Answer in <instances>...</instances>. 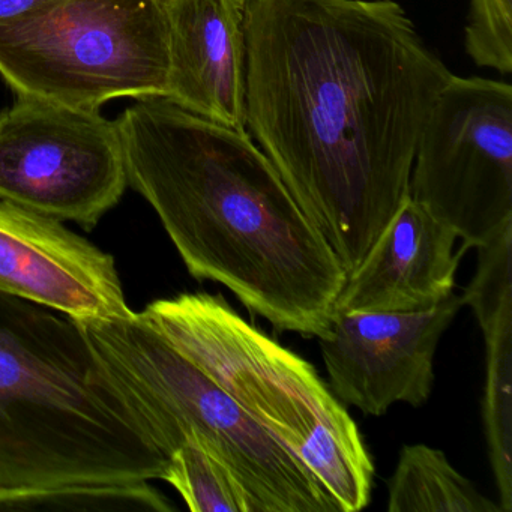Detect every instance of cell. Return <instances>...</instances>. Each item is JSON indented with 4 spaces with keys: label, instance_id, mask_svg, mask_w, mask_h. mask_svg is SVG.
Masks as SVG:
<instances>
[{
    "label": "cell",
    "instance_id": "13",
    "mask_svg": "<svg viewBox=\"0 0 512 512\" xmlns=\"http://www.w3.org/2000/svg\"><path fill=\"white\" fill-rule=\"evenodd\" d=\"M478 250L463 304L485 341L482 424L503 512H512V223Z\"/></svg>",
    "mask_w": 512,
    "mask_h": 512
},
{
    "label": "cell",
    "instance_id": "1",
    "mask_svg": "<svg viewBox=\"0 0 512 512\" xmlns=\"http://www.w3.org/2000/svg\"><path fill=\"white\" fill-rule=\"evenodd\" d=\"M247 131L352 274L452 73L394 0H247Z\"/></svg>",
    "mask_w": 512,
    "mask_h": 512
},
{
    "label": "cell",
    "instance_id": "9",
    "mask_svg": "<svg viewBox=\"0 0 512 512\" xmlns=\"http://www.w3.org/2000/svg\"><path fill=\"white\" fill-rule=\"evenodd\" d=\"M463 305L452 295L415 313L335 310L317 338L332 394L367 416H383L397 403H427L437 346Z\"/></svg>",
    "mask_w": 512,
    "mask_h": 512
},
{
    "label": "cell",
    "instance_id": "16",
    "mask_svg": "<svg viewBox=\"0 0 512 512\" xmlns=\"http://www.w3.org/2000/svg\"><path fill=\"white\" fill-rule=\"evenodd\" d=\"M169 482L194 512H254L253 503L230 470L197 440L187 439L167 461Z\"/></svg>",
    "mask_w": 512,
    "mask_h": 512
},
{
    "label": "cell",
    "instance_id": "7",
    "mask_svg": "<svg viewBox=\"0 0 512 512\" xmlns=\"http://www.w3.org/2000/svg\"><path fill=\"white\" fill-rule=\"evenodd\" d=\"M409 196L466 251L512 223L511 85L452 74L419 137Z\"/></svg>",
    "mask_w": 512,
    "mask_h": 512
},
{
    "label": "cell",
    "instance_id": "2",
    "mask_svg": "<svg viewBox=\"0 0 512 512\" xmlns=\"http://www.w3.org/2000/svg\"><path fill=\"white\" fill-rule=\"evenodd\" d=\"M128 185L157 212L191 277L305 338L328 332L347 274L248 131L143 98L116 119Z\"/></svg>",
    "mask_w": 512,
    "mask_h": 512
},
{
    "label": "cell",
    "instance_id": "4",
    "mask_svg": "<svg viewBox=\"0 0 512 512\" xmlns=\"http://www.w3.org/2000/svg\"><path fill=\"white\" fill-rule=\"evenodd\" d=\"M140 316L292 452L338 511L370 505V452L358 425L310 362L242 319L220 295L158 299Z\"/></svg>",
    "mask_w": 512,
    "mask_h": 512
},
{
    "label": "cell",
    "instance_id": "10",
    "mask_svg": "<svg viewBox=\"0 0 512 512\" xmlns=\"http://www.w3.org/2000/svg\"><path fill=\"white\" fill-rule=\"evenodd\" d=\"M0 293L77 320L130 317L115 260L61 221L0 200Z\"/></svg>",
    "mask_w": 512,
    "mask_h": 512
},
{
    "label": "cell",
    "instance_id": "3",
    "mask_svg": "<svg viewBox=\"0 0 512 512\" xmlns=\"http://www.w3.org/2000/svg\"><path fill=\"white\" fill-rule=\"evenodd\" d=\"M167 461L82 323L0 293V487L149 482Z\"/></svg>",
    "mask_w": 512,
    "mask_h": 512
},
{
    "label": "cell",
    "instance_id": "14",
    "mask_svg": "<svg viewBox=\"0 0 512 512\" xmlns=\"http://www.w3.org/2000/svg\"><path fill=\"white\" fill-rule=\"evenodd\" d=\"M389 512H503L439 449L406 445L389 479Z\"/></svg>",
    "mask_w": 512,
    "mask_h": 512
},
{
    "label": "cell",
    "instance_id": "15",
    "mask_svg": "<svg viewBox=\"0 0 512 512\" xmlns=\"http://www.w3.org/2000/svg\"><path fill=\"white\" fill-rule=\"evenodd\" d=\"M172 512L149 482L64 487H0V512Z\"/></svg>",
    "mask_w": 512,
    "mask_h": 512
},
{
    "label": "cell",
    "instance_id": "6",
    "mask_svg": "<svg viewBox=\"0 0 512 512\" xmlns=\"http://www.w3.org/2000/svg\"><path fill=\"white\" fill-rule=\"evenodd\" d=\"M0 77L19 98L71 109L166 98L163 0H53L0 23Z\"/></svg>",
    "mask_w": 512,
    "mask_h": 512
},
{
    "label": "cell",
    "instance_id": "11",
    "mask_svg": "<svg viewBox=\"0 0 512 512\" xmlns=\"http://www.w3.org/2000/svg\"><path fill=\"white\" fill-rule=\"evenodd\" d=\"M169 89L176 106L247 131V0H163Z\"/></svg>",
    "mask_w": 512,
    "mask_h": 512
},
{
    "label": "cell",
    "instance_id": "18",
    "mask_svg": "<svg viewBox=\"0 0 512 512\" xmlns=\"http://www.w3.org/2000/svg\"><path fill=\"white\" fill-rule=\"evenodd\" d=\"M50 2L53 0H0V23L28 16Z\"/></svg>",
    "mask_w": 512,
    "mask_h": 512
},
{
    "label": "cell",
    "instance_id": "5",
    "mask_svg": "<svg viewBox=\"0 0 512 512\" xmlns=\"http://www.w3.org/2000/svg\"><path fill=\"white\" fill-rule=\"evenodd\" d=\"M79 322L167 457L197 440L230 470L254 512H340L292 452L140 313Z\"/></svg>",
    "mask_w": 512,
    "mask_h": 512
},
{
    "label": "cell",
    "instance_id": "8",
    "mask_svg": "<svg viewBox=\"0 0 512 512\" xmlns=\"http://www.w3.org/2000/svg\"><path fill=\"white\" fill-rule=\"evenodd\" d=\"M128 187L116 121L17 97L0 112V200L94 229Z\"/></svg>",
    "mask_w": 512,
    "mask_h": 512
},
{
    "label": "cell",
    "instance_id": "12",
    "mask_svg": "<svg viewBox=\"0 0 512 512\" xmlns=\"http://www.w3.org/2000/svg\"><path fill=\"white\" fill-rule=\"evenodd\" d=\"M458 236L407 196L361 265L347 275L335 310L415 313L454 295Z\"/></svg>",
    "mask_w": 512,
    "mask_h": 512
},
{
    "label": "cell",
    "instance_id": "17",
    "mask_svg": "<svg viewBox=\"0 0 512 512\" xmlns=\"http://www.w3.org/2000/svg\"><path fill=\"white\" fill-rule=\"evenodd\" d=\"M467 55L481 68L512 73V0H470Z\"/></svg>",
    "mask_w": 512,
    "mask_h": 512
}]
</instances>
